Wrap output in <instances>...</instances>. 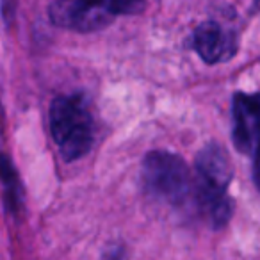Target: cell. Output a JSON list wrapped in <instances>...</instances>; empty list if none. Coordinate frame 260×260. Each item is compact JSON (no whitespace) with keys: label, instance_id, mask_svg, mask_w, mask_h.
<instances>
[{"label":"cell","instance_id":"5b68a950","mask_svg":"<svg viewBox=\"0 0 260 260\" xmlns=\"http://www.w3.org/2000/svg\"><path fill=\"white\" fill-rule=\"evenodd\" d=\"M232 112V138L237 150L253 157L260 155V94H235Z\"/></svg>","mask_w":260,"mask_h":260},{"label":"cell","instance_id":"6da1fadb","mask_svg":"<svg viewBox=\"0 0 260 260\" xmlns=\"http://www.w3.org/2000/svg\"><path fill=\"white\" fill-rule=\"evenodd\" d=\"M234 177L230 157L219 145H207L196 157L191 196L203 217L221 228L232 216L228 185Z\"/></svg>","mask_w":260,"mask_h":260},{"label":"cell","instance_id":"7a4b0ae2","mask_svg":"<svg viewBox=\"0 0 260 260\" xmlns=\"http://www.w3.org/2000/svg\"><path fill=\"white\" fill-rule=\"evenodd\" d=\"M50 130L59 153L68 162L89 152L94 143V121L82 94H66L52 102Z\"/></svg>","mask_w":260,"mask_h":260},{"label":"cell","instance_id":"3957f363","mask_svg":"<svg viewBox=\"0 0 260 260\" xmlns=\"http://www.w3.org/2000/svg\"><path fill=\"white\" fill-rule=\"evenodd\" d=\"M145 9V0H55L50 20L57 27L77 32H93L111 25L116 16L136 15Z\"/></svg>","mask_w":260,"mask_h":260},{"label":"cell","instance_id":"277c9868","mask_svg":"<svg viewBox=\"0 0 260 260\" xmlns=\"http://www.w3.org/2000/svg\"><path fill=\"white\" fill-rule=\"evenodd\" d=\"M143 185L159 202L180 205L191 198L192 175L175 153L152 152L143 160Z\"/></svg>","mask_w":260,"mask_h":260},{"label":"cell","instance_id":"8992f818","mask_svg":"<svg viewBox=\"0 0 260 260\" xmlns=\"http://www.w3.org/2000/svg\"><path fill=\"white\" fill-rule=\"evenodd\" d=\"M192 47L209 64L228 61L237 52V40L232 30L217 22H205L192 34Z\"/></svg>","mask_w":260,"mask_h":260}]
</instances>
